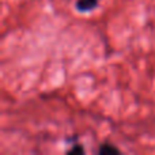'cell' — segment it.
<instances>
[{"label": "cell", "instance_id": "1", "mask_svg": "<svg viewBox=\"0 0 155 155\" xmlns=\"http://www.w3.org/2000/svg\"><path fill=\"white\" fill-rule=\"evenodd\" d=\"M98 2L99 0H76L75 8L79 12H90L98 7Z\"/></svg>", "mask_w": 155, "mask_h": 155}, {"label": "cell", "instance_id": "2", "mask_svg": "<svg viewBox=\"0 0 155 155\" xmlns=\"http://www.w3.org/2000/svg\"><path fill=\"white\" fill-rule=\"evenodd\" d=\"M98 153L99 154H105V153H120V148L116 147L114 144H112V143H102L101 146H99L98 148Z\"/></svg>", "mask_w": 155, "mask_h": 155}, {"label": "cell", "instance_id": "3", "mask_svg": "<svg viewBox=\"0 0 155 155\" xmlns=\"http://www.w3.org/2000/svg\"><path fill=\"white\" fill-rule=\"evenodd\" d=\"M75 153L83 154V153H84V148H83L80 144H76V143H75V144H74V147L70 148V150L67 151V154H75Z\"/></svg>", "mask_w": 155, "mask_h": 155}]
</instances>
